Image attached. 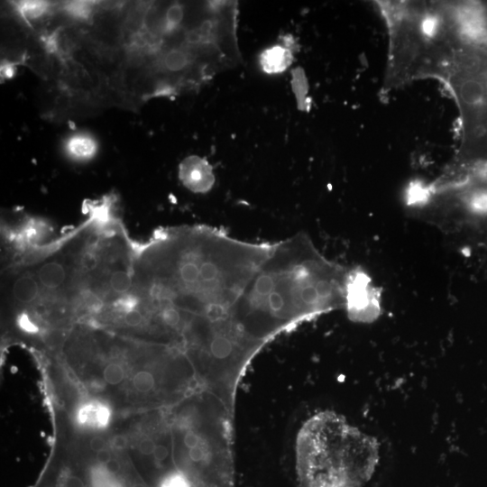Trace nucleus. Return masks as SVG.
Listing matches in <instances>:
<instances>
[{"label": "nucleus", "mask_w": 487, "mask_h": 487, "mask_svg": "<svg viewBox=\"0 0 487 487\" xmlns=\"http://www.w3.org/2000/svg\"><path fill=\"white\" fill-rule=\"evenodd\" d=\"M295 451L299 487H362L379 462L377 440L329 410L305 421Z\"/></svg>", "instance_id": "1"}, {"label": "nucleus", "mask_w": 487, "mask_h": 487, "mask_svg": "<svg viewBox=\"0 0 487 487\" xmlns=\"http://www.w3.org/2000/svg\"><path fill=\"white\" fill-rule=\"evenodd\" d=\"M446 80L461 114L457 163L487 162V55L474 51L460 54Z\"/></svg>", "instance_id": "2"}, {"label": "nucleus", "mask_w": 487, "mask_h": 487, "mask_svg": "<svg viewBox=\"0 0 487 487\" xmlns=\"http://www.w3.org/2000/svg\"><path fill=\"white\" fill-rule=\"evenodd\" d=\"M344 310L355 323L370 324L381 314V289L362 267L349 269Z\"/></svg>", "instance_id": "3"}, {"label": "nucleus", "mask_w": 487, "mask_h": 487, "mask_svg": "<svg viewBox=\"0 0 487 487\" xmlns=\"http://www.w3.org/2000/svg\"><path fill=\"white\" fill-rule=\"evenodd\" d=\"M179 179L194 193H207L214 186L215 175L212 165L206 158L189 155L179 165Z\"/></svg>", "instance_id": "4"}, {"label": "nucleus", "mask_w": 487, "mask_h": 487, "mask_svg": "<svg viewBox=\"0 0 487 487\" xmlns=\"http://www.w3.org/2000/svg\"><path fill=\"white\" fill-rule=\"evenodd\" d=\"M291 49L280 44L265 49L259 57L262 69L267 74H278L285 71L293 62Z\"/></svg>", "instance_id": "5"}, {"label": "nucleus", "mask_w": 487, "mask_h": 487, "mask_svg": "<svg viewBox=\"0 0 487 487\" xmlns=\"http://www.w3.org/2000/svg\"><path fill=\"white\" fill-rule=\"evenodd\" d=\"M36 278L42 289L48 291H55L66 283L68 271L61 262L52 260L38 268Z\"/></svg>", "instance_id": "6"}, {"label": "nucleus", "mask_w": 487, "mask_h": 487, "mask_svg": "<svg viewBox=\"0 0 487 487\" xmlns=\"http://www.w3.org/2000/svg\"><path fill=\"white\" fill-rule=\"evenodd\" d=\"M78 421L88 427L104 428L107 427L111 418V410L107 405L97 400L84 403L77 414Z\"/></svg>", "instance_id": "7"}, {"label": "nucleus", "mask_w": 487, "mask_h": 487, "mask_svg": "<svg viewBox=\"0 0 487 487\" xmlns=\"http://www.w3.org/2000/svg\"><path fill=\"white\" fill-rule=\"evenodd\" d=\"M97 142L88 133H76L65 142V151L69 158L78 161H87L97 152Z\"/></svg>", "instance_id": "8"}, {"label": "nucleus", "mask_w": 487, "mask_h": 487, "mask_svg": "<svg viewBox=\"0 0 487 487\" xmlns=\"http://www.w3.org/2000/svg\"><path fill=\"white\" fill-rule=\"evenodd\" d=\"M41 293V285L33 275L23 273L18 276L12 287V295L22 304H31Z\"/></svg>", "instance_id": "9"}, {"label": "nucleus", "mask_w": 487, "mask_h": 487, "mask_svg": "<svg viewBox=\"0 0 487 487\" xmlns=\"http://www.w3.org/2000/svg\"><path fill=\"white\" fill-rule=\"evenodd\" d=\"M133 277L127 267H120L110 271L106 278V286L109 291L119 297L130 294Z\"/></svg>", "instance_id": "10"}, {"label": "nucleus", "mask_w": 487, "mask_h": 487, "mask_svg": "<svg viewBox=\"0 0 487 487\" xmlns=\"http://www.w3.org/2000/svg\"><path fill=\"white\" fill-rule=\"evenodd\" d=\"M49 5L45 2H20L17 10L24 19L36 18L47 11Z\"/></svg>", "instance_id": "11"}, {"label": "nucleus", "mask_w": 487, "mask_h": 487, "mask_svg": "<svg viewBox=\"0 0 487 487\" xmlns=\"http://www.w3.org/2000/svg\"><path fill=\"white\" fill-rule=\"evenodd\" d=\"M133 387L140 392H148L155 385V379L148 371L138 372L133 378Z\"/></svg>", "instance_id": "12"}, {"label": "nucleus", "mask_w": 487, "mask_h": 487, "mask_svg": "<svg viewBox=\"0 0 487 487\" xmlns=\"http://www.w3.org/2000/svg\"><path fill=\"white\" fill-rule=\"evenodd\" d=\"M160 487H193L188 477L177 470L167 474Z\"/></svg>", "instance_id": "13"}, {"label": "nucleus", "mask_w": 487, "mask_h": 487, "mask_svg": "<svg viewBox=\"0 0 487 487\" xmlns=\"http://www.w3.org/2000/svg\"><path fill=\"white\" fill-rule=\"evenodd\" d=\"M105 381L112 385L120 383L124 377L123 367L115 363H109L103 372Z\"/></svg>", "instance_id": "14"}, {"label": "nucleus", "mask_w": 487, "mask_h": 487, "mask_svg": "<svg viewBox=\"0 0 487 487\" xmlns=\"http://www.w3.org/2000/svg\"><path fill=\"white\" fill-rule=\"evenodd\" d=\"M143 320V316L140 310L134 308L124 314V321L129 326H137Z\"/></svg>", "instance_id": "15"}, {"label": "nucleus", "mask_w": 487, "mask_h": 487, "mask_svg": "<svg viewBox=\"0 0 487 487\" xmlns=\"http://www.w3.org/2000/svg\"><path fill=\"white\" fill-rule=\"evenodd\" d=\"M67 9L73 15L79 16V17L87 16L90 11L88 4L79 3V2L69 4Z\"/></svg>", "instance_id": "16"}, {"label": "nucleus", "mask_w": 487, "mask_h": 487, "mask_svg": "<svg viewBox=\"0 0 487 487\" xmlns=\"http://www.w3.org/2000/svg\"><path fill=\"white\" fill-rule=\"evenodd\" d=\"M19 326L28 333L38 332V326L29 318L26 314L20 316L18 320Z\"/></svg>", "instance_id": "17"}, {"label": "nucleus", "mask_w": 487, "mask_h": 487, "mask_svg": "<svg viewBox=\"0 0 487 487\" xmlns=\"http://www.w3.org/2000/svg\"><path fill=\"white\" fill-rule=\"evenodd\" d=\"M157 445L151 438H144L139 446V450L145 455H152Z\"/></svg>", "instance_id": "18"}, {"label": "nucleus", "mask_w": 487, "mask_h": 487, "mask_svg": "<svg viewBox=\"0 0 487 487\" xmlns=\"http://www.w3.org/2000/svg\"><path fill=\"white\" fill-rule=\"evenodd\" d=\"M152 455L157 462L161 463L169 456V449L166 446L160 444L156 446Z\"/></svg>", "instance_id": "19"}, {"label": "nucleus", "mask_w": 487, "mask_h": 487, "mask_svg": "<svg viewBox=\"0 0 487 487\" xmlns=\"http://www.w3.org/2000/svg\"><path fill=\"white\" fill-rule=\"evenodd\" d=\"M127 438L124 435H116L112 439V446L114 448L122 450L127 446Z\"/></svg>", "instance_id": "20"}, {"label": "nucleus", "mask_w": 487, "mask_h": 487, "mask_svg": "<svg viewBox=\"0 0 487 487\" xmlns=\"http://www.w3.org/2000/svg\"><path fill=\"white\" fill-rule=\"evenodd\" d=\"M106 446V443L104 439L100 436H95L91 439L89 443L90 448L95 451L96 453L104 449Z\"/></svg>", "instance_id": "21"}, {"label": "nucleus", "mask_w": 487, "mask_h": 487, "mask_svg": "<svg viewBox=\"0 0 487 487\" xmlns=\"http://www.w3.org/2000/svg\"><path fill=\"white\" fill-rule=\"evenodd\" d=\"M96 457L99 463L106 464L111 459V455L108 449L104 448L96 452Z\"/></svg>", "instance_id": "22"}, {"label": "nucleus", "mask_w": 487, "mask_h": 487, "mask_svg": "<svg viewBox=\"0 0 487 487\" xmlns=\"http://www.w3.org/2000/svg\"><path fill=\"white\" fill-rule=\"evenodd\" d=\"M105 468L106 470L112 473V474H115L116 473L119 472L120 470V464L118 463L117 460L115 459H110L106 464H105Z\"/></svg>", "instance_id": "23"}, {"label": "nucleus", "mask_w": 487, "mask_h": 487, "mask_svg": "<svg viewBox=\"0 0 487 487\" xmlns=\"http://www.w3.org/2000/svg\"><path fill=\"white\" fill-rule=\"evenodd\" d=\"M64 487H84V483L78 477L69 476L66 479Z\"/></svg>", "instance_id": "24"}, {"label": "nucleus", "mask_w": 487, "mask_h": 487, "mask_svg": "<svg viewBox=\"0 0 487 487\" xmlns=\"http://www.w3.org/2000/svg\"><path fill=\"white\" fill-rule=\"evenodd\" d=\"M133 487H145V486L140 483H136Z\"/></svg>", "instance_id": "25"}]
</instances>
